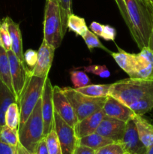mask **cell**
<instances>
[{
  "mask_svg": "<svg viewBox=\"0 0 153 154\" xmlns=\"http://www.w3.org/2000/svg\"><path fill=\"white\" fill-rule=\"evenodd\" d=\"M15 147L5 144L0 139V154H14Z\"/></svg>",
  "mask_w": 153,
  "mask_h": 154,
  "instance_id": "60d3db41",
  "label": "cell"
},
{
  "mask_svg": "<svg viewBox=\"0 0 153 154\" xmlns=\"http://www.w3.org/2000/svg\"><path fill=\"white\" fill-rule=\"evenodd\" d=\"M102 110L105 116L122 120L125 123L132 120L135 115L134 113L127 105L110 96H106Z\"/></svg>",
  "mask_w": 153,
  "mask_h": 154,
  "instance_id": "9a60e30c",
  "label": "cell"
},
{
  "mask_svg": "<svg viewBox=\"0 0 153 154\" xmlns=\"http://www.w3.org/2000/svg\"><path fill=\"white\" fill-rule=\"evenodd\" d=\"M124 154H129V153H124Z\"/></svg>",
  "mask_w": 153,
  "mask_h": 154,
  "instance_id": "bcb514c9",
  "label": "cell"
},
{
  "mask_svg": "<svg viewBox=\"0 0 153 154\" xmlns=\"http://www.w3.org/2000/svg\"><path fill=\"white\" fill-rule=\"evenodd\" d=\"M118 52H111L110 55L120 68L129 77L133 72L134 54L128 53L118 47Z\"/></svg>",
  "mask_w": 153,
  "mask_h": 154,
  "instance_id": "ffe728a7",
  "label": "cell"
},
{
  "mask_svg": "<svg viewBox=\"0 0 153 154\" xmlns=\"http://www.w3.org/2000/svg\"><path fill=\"white\" fill-rule=\"evenodd\" d=\"M116 37V30L114 27L110 25H104L101 38L106 41L114 42Z\"/></svg>",
  "mask_w": 153,
  "mask_h": 154,
  "instance_id": "8d00e7d4",
  "label": "cell"
},
{
  "mask_svg": "<svg viewBox=\"0 0 153 154\" xmlns=\"http://www.w3.org/2000/svg\"><path fill=\"white\" fill-rule=\"evenodd\" d=\"M145 154H153V144L146 149Z\"/></svg>",
  "mask_w": 153,
  "mask_h": 154,
  "instance_id": "ee69618b",
  "label": "cell"
},
{
  "mask_svg": "<svg viewBox=\"0 0 153 154\" xmlns=\"http://www.w3.org/2000/svg\"><path fill=\"white\" fill-rule=\"evenodd\" d=\"M54 129L58 136L62 154H73L78 141L74 129L56 112L54 113Z\"/></svg>",
  "mask_w": 153,
  "mask_h": 154,
  "instance_id": "ba28073f",
  "label": "cell"
},
{
  "mask_svg": "<svg viewBox=\"0 0 153 154\" xmlns=\"http://www.w3.org/2000/svg\"><path fill=\"white\" fill-rule=\"evenodd\" d=\"M131 23L132 38L140 49L148 47L153 20V8L147 0H124Z\"/></svg>",
  "mask_w": 153,
  "mask_h": 154,
  "instance_id": "6da1fadb",
  "label": "cell"
},
{
  "mask_svg": "<svg viewBox=\"0 0 153 154\" xmlns=\"http://www.w3.org/2000/svg\"><path fill=\"white\" fill-rule=\"evenodd\" d=\"M14 154H34L31 153L19 142V144L15 147V151Z\"/></svg>",
  "mask_w": 153,
  "mask_h": 154,
  "instance_id": "b9f144b4",
  "label": "cell"
},
{
  "mask_svg": "<svg viewBox=\"0 0 153 154\" xmlns=\"http://www.w3.org/2000/svg\"><path fill=\"white\" fill-rule=\"evenodd\" d=\"M125 128V122L104 116L95 132L114 142H120L124 135Z\"/></svg>",
  "mask_w": 153,
  "mask_h": 154,
  "instance_id": "5bb4252c",
  "label": "cell"
},
{
  "mask_svg": "<svg viewBox=\"0 0 153 154\" xmlns=\"http://www.w3.org/2000/svg\"><path fill=\"white\" fill-rule=\"evenodd\" d=\"M70 81L75 89L89 84L90 79L88 75L82 71H71L70 72Z\"/></svg>",
  "mask_w": 153,
  "mask_h": 154,
  "instance_id": "1f68e13d",
  "label": "cell"
},
{
  "mask_svg": "<svg viewBox=\"0 0 153 154\" xmlns=\"http://www.w3.org/2000/svg\"><path fill=\"white\" fill-rule=\"evenodd\" d=\"M133 120L136 125L140 139L146 148L153 144V124L142 117L135 114Z\"/></svg>",
  "mask_w": 153,
  "mask_h": 154,
  "instance_id": "ac0fdd59",
  "label": "cell"
},
{
  "mask_svg": "<svg viewBox=\"0 0 153 154\" xmlns=\"http://www.w3.org/2000/svg\"><path fill=\"white\" fill-rule=\"evenodd\" d=\"M153 93V79L129 78L111 84L109 95L125 105Z\"/></svg>",
  "mask_w": 153,
  "mask_h": 154,
  "instance_id": "7a4b0ae2",
  "label": "cell"
},
{
  "mask_svg": "<svg viewBox=\"0 0 153 154\" xmlns=\"http://www.w3.org/2000/svg\"><path fill=\"white\" fill-rule=\"evenodd\" d=\"M120 143L129 154H145L147 148L140 139L133 119L126 123L125 131Z\"/></svg>",
  "mask_w": 153,
  "mask_h": 154,
  "instance_id": "4fadbf2b",
  "label": "cell"
},
{
  "mask_svg": "<svg viewBox=\"0 0 153 154\" xmlns=\"http://www.w3.org/2000/svg\"><path fill=\"white\" fill-rule=\"evenodd\" d=\"M47 77L40 78V77L34 76L32 74L30 69V75L27 81L26 85L22 91L19 102L17 103L19 105L20 113V126L25 123L31 114L32 111L35 107L37 102L41 98L44 86Z\"/></svg>",
  "mask_w": 153,
  "mask_h": 154,
  "instance_id": "5b68a950",
  "label": "cell"
},
{
  "mask_svg": "<svg viewBox=\"0 0 153 154\" xmlns=\"http://www.w3.org/2000/svg\"><path fill=\"white\" fill-rule=\"evenodd\" d=\"M82 38H83L87 48L90 51H92L94 48H100V49L104 50L106 52H109L110 54L111 53V51H110L107 48H105L104 45H102L101 42L99 41L98 36L95 34H94L92 31L88 30L86 34L85 35V36L82 37Z\"/></svg>",
  "mask_w": 153,
  "mask_h": 154,
  "instance_id": "4dcf8cb0",
  "label": "cell"
},
{
  "mask_svg": "<svg viewBox=\"0 0 153 154\" xmlns=\"http://www.w3.org/2000/svg\"><path fill=\"white\" fill-rule=\"evenodd\" d=\"M0 23H1V21H0Z\"/></svg>",
  "mask_w": 153,
  "mask_h": 154,
  "instance_id": "7dc6e473",
  "label": "cell"
},
{
  "mask_svg": "<svg viewBox=\"0 0 153 154\" xmlns=\"http://www.w3.org/2000/svg\"><path fill=\"white\" fill-rule=\"evenodd\" d=\"M0 45L6 51L11 50V38L7 22L4 18H3L0 23Z\"/></svg>",
  "mask_w": 153,
  "mask_h": 154,
  "instance_id": "f546056e",
  "label": "cell"
},
{
  "mask_svg": "<svg viewBox=\"0 0 153 154\" xmlns=\"http://www.w3.org/2000/svg\"><path fill=\"white\" fill-rule=\"evenodd\" d=\"M104 116L103 110L100 109L78 121L74 127L76 138L79 139L95 132Z\"/></svg>",
  "mask_w": 153,
  "mask_h": 154,
  "instance_id": "2e32d148",
  "label": "cell"
},
{
  "mask_svg": "<svg viewBox=\"0 0 153 154\" xmlns=\"http://www.w3.org/2000/svg\"><path fill=\"white\" fill-rule=\"evenodd\" d=\"M116 3L117 5V7H118V11L120 12V14L122 17L123 20L124 21V23L127 26L128 29H129V32L130 33V35L133 33V29H132L131 23H130V19H129L128 14L127 8H126L125 2H124V0H115Z\"/></svg>",
  "mask_w": 153,
  "mask_h": 154,
  "instance_id": "e575fe53",
  "label": "cell"
},
{
  "mask_svg": "<svg viewBox=\"0 0 153 154\" xmlns=\"http://www.w3.org/2000/svg\"><path fill=\"white\" fill-rule=\"evenodd\" d=\"M56 49L43 39L41 45L38 51V59L34 68L31 69L32 74L40 78H46L48 76Z\"/></svg>",
  "mask_w": 153,
  "mask_h": 154,
  "instance_id": "7c38bea8",
  "label": "cell"
},
{
  "mask_svg": "<svg viewBox=\"0 0 153 154\" xmlns=\"http://www.w3.org/2000/svg\"><path fill=\"white\" fill-rule=\"evenodd\" d=\"M52 101H53L54 111L58 114L60 117L69 126L73 128L74 127L78 122L77 117L75 114L71 104L63 93L61 87L58 86H53Z\"/></svg>",
  "mask_w": 153,
  "mask_h": 154,
  "instance_id": "30bf717a",
  "label": "cell"
},
{
  "mask_svg": "<svg viewBox=\"0 0 153 154\" xmlns=\"http://www.w3.org/2000/svg\"><path fill=\"white\" fill-rule=\"evenodd\" d=\"M0 139L5 144L15 147L19 144V133L17 129H12L4 125L0 127Z\"/></svg>",
  "mask_w": 153,
  "mask_h": 154,
  "instance_id": "4316f807",
  "label": "cell"
},
{
  "mask_svg": "<svg viewBox=\"0 0 153 154\" xmlns=\"http://www.w3.org/2000/svg\"><path fill=\"white\" fill-rule=\"evenodd\" d=\"M52 87L50 78H46L41 96V111L44 122V136H46L54 127V107Z\"/></svg>",
  "mask_w": 153,
  "mask_h": 154,
  "instance_id": "8fae6325",
  "label": "cell"
},
{
  "mask_svg": "<svg viewBox=\"0 0 153 154\" xmlns=\"http://www.w3.org/2000/svg\"><path fill=\"white\" fill-rule=\"evenodd\" d=\"M111 84H88L75 90L86 96L94 98L106 97L109 95Z\"/></svg>",
  "mask_w": 153,
  "mask_h": 154,
  "instance_id": "603a6c76",
  "label": "cell"
},
{
  "mask_svg": "<svg viewBox=\"0 0 153 154\" xmlns=\"http://www.w3.org/2000/svg\"><path fill=\"white\" fill-rule=\"evenodd\" d=\"M73 154H96V150L86 146L77 144Z\"/></svg>",
  "mask_w": 153,
  "mask_h": 154,
  "instance_id": "f35d334b",
  "label": "cell"
},
{
  "mask_svg": "<svg viewBox=\"0 0 153 154\" xmlns=\"http://www.w3.org/2000/svg\"><path fill=\"white\" fill-rule=\"evenodd\" d=\"M0 127H1V126H0Z\"/></svg>",
  "mask_w": 153,
  "mask_h": 154,
  "instance_id": "c3c4849f",
  "label": "cell"
},
{
  "mask_svg": "<svg viewBox=\"0 0 153 154\" xmlns=\"http://www.w3.org/2000/svg\"><path fill=\"white\" fill-rule=\"evenodd\" d=\"M113 142L114 141L112 140L102 136L98 134L97 132H94V133L79 138L77 141V144L86 146L94 150H98V149Z\"/></svg>",
  "mask_w": 153,
  "mask_h": 154,
  "instance_id": "44dd1931",
  "label": "cell"
},
{
  "mask_svg": "<svg viewBox=\"0 0 153 154\" xmlns=\"http://www.w3.org/2000/svg\"><path fill=\"white\" fill-rule=\"evenodd\" d=\"M0 80L14 93L8 52L0 45Z\"/></svg>",
  "mask_w": 153,
  "mask_h": 154,
  "instance_id": "7402d4cb",
  "label": "cell"
},
{
  "mask_svg": "<svg viewBox=\"0 0 153 154\" xmlns=\"http://www.w3.org/2000/svg\"><path fill=\"white\" fill-rule=\"evenodd\" d=\"M126 153L120 142H113L96 150V154H124Z\"/></svg>",
  "mask_w": 153,
  "mask_h": 154,
  "instance_id": "d6a6232c",
  "label": "cell"
},
{
  "mask_svg": "<svg viewBox=\"0 0 153 154\" xmlns=\"http://www.w3.org/2000/svg\"><path fill=\"white\" fill-rule=\"evenodd\" d=\"M19 141L29 153H35L39 141L44 138V122L41 111V98L36 104L25 123L18 128Z\"/></svg>",
  "mask_w": 153,
  "mask_h": 154,
  "instance_id": "3957f363",
  "label": "cell"
},
{
  "mask_svg": "<svg viewBox=\"0 0 153 154\" xmlns=\"http://www.w3.org/2000/svg\"><path fill=\"white\" fill-rule=\"evenodd\" d=\"M84 71L88 73H92L99 76L101 78H108L110 76V72L105 65H92V66H85Z\"/></svg>",
  "mask_w": 153,
  "mask_h": 154,
  "instance_id": "836d02e7",
  "label": "cell"
},
{
  "mask_svg": "<svg viewBox=\"0 0 153 154\" xmlns=\"http://www.w3.org/2000/svg\"><path fill=\"white\" fill-rule=\"evenodd\" d=\"M34 154H49L47 145H46V137H44L38 144Z\"/></svg>",
  "mask_w": 153,
  "mask_h": 154,
  "instance_id": "74e56055",
  "label": "cell"
},
{
  "mask_svg": "<svg viewBox=\"0 0 153 154\" xmlns=\"http://www.w3.org/2000/svg\"><path fill=\"white\" fill-rule=\"evenodd\" d=\"M147 1L148 2V3H149V4L151 5L152 7L153 8V0H147Z\"/></svg>",
  "mask_w": 153,
  "mask_h": 154,
  "instance_id": "f6af8a7d",
  "label": "cell"
},
{
  "mask_svg": "<svg viewBox=\"0 0 153 154\" xmlns=\"http://www.w3.org/2000/svg\"><path fill=\"white\" fill-rule=\"evenodd\" d=\"M129 78L153 79V52L148 47L134 54L133 72Z\"/></svg>",
  "mask_w": 153,
  "mask_h": 154,
  "instance_id": "9c48e42d",
  "label": "cell"
},
{
  "mask_svg": "<svg viewBox=\"0 0 153 154\" xmlns=\"http://www.w3.org/2000/svg\"><path fill=\"white\" fill-rule=\"evenodd\" d=\"M58 0H46L44 19V39L55 49L64 38Z\"/></svg>",
  "mask_w": 153,
  "mask_h": 154,
  "instance_id": "277c9868",
  "label": "cell"
},
{
  "mask_svg": "<svg viewBox=\"0 0 153 154\" xmlns=\"http://www.w3.org/2000/svg\"><path fill=\"white\" fill-rule=\"evenodd\" d=\"M24 62L26 63V65L29 67L32 68V69L34 68V65L36 64L38 59V51H34V50H27L23 54Z\"/></svg>",
  "mask_w": 153,
  "mask_h": 154,
  "instance_id": "d590c367",
  "label": "cell"
},
{
  "mask_svg": "<svg viewBox=\"0 0 153 154\" xmlns=\"http://www.w3.org/2000/svg\"><path fill=\"white\" fill-rule=\"evenodd\" d=\"M20 122V113L19 105L16 102H13L8 107L4 114V125L12 128H19Z\"/></svg>",
  "mask_w": 153,
  "mask_h": 154,
  "instance_id": "d4e9b609",
  "label": "cell"
},
{
  "mask_svg": "<svg viewBox=\"0 0 153 154\" xmlns=\"http://www.w3.org/2000/svg\"><path fill=\"white\" fill-rule=\"evenodd\" d=\"M104 25L99 23L96 22V21H93L91 23L89 26V29L94 34H95L97 36H100L101 37L102 32H103Z\"/></svg>",
  "mask_w": 153,
  "mask_h": 154,
  "instance_id": "ab89813d",
  "label": "cell"
},
{
  "mask_svg": "<svg viewBox=\"0 0 153 154\" xmlns=\"http://www.w3.org/2000/svg\"><path fill=\"white\" fill-rule=\"evenodd\" d=\"M8 26L10 38H11V51L18 59L22 63L24 62L23 49H22V39L19 23L13 20L10 17H4Z\"/></svg>",
  "mask_w": 153,
  "mask_h": 154,
  "instance_id": "e0dca14e",
  "label": "cell"
},
{
  "mask_svg": "<svg viewBox=\"0 0 153 154\" xmlns=\"http://www.w3.org/2000/svg\"><path fill=\"white\" fill-rule=\"evenodd\" d=\"M68 29L74 32L82 38L85 36L88 31L85 19L74 14H71L68 20Z\"/></svg>",
  "mask_w": 153,
  "mask_h": 154,
  "instance_id": "484cf974",
  "label": "cell"
},
{
  "mask_svg": "<svg viewBox=\"0 0 153 154\" xmlns=\"http://www.w3.org/2000/svg\"><path fill=\"white\" fill-rule=\"evenodd\" d=\"M45 137L49 154H62L61 145L54 127Z\"/></svg>",
  "mask_w": 153,
  "mask_h": 154,
  "instance_id": "f1b7e54d",
  "label": "cell"
},
{
  "mask_svg": "<svg viewBox=\"0 0 153 154\" xmlns=\"http://www.w3.org/2000/svg\"><path fill=\"white\" fill-rule=\"evenodd\" d=\"M128 107L136 115H144L146 113L153 109V93L129 104Z\"/></svg>",
  "mask_w": 153,
  "mask_h": 154,
  "instance_id": "cb8c5ba5",
  "label": "cell"
},
{
  "mask_svg": "<svg viewBox=\"0 0 153 154\" xmlns=\"http://www.w3.org/2000/svg\"><path fill=\"white\" fill-rule=\"evenodd\" d=\"M58 8L61 16L63 34L65 35L68 29V20L72 14V0H58Z\"/></svg>",
  "mask_w": 153,
  "mask_h": 154,
  "instance_id": "83f0119b",
  "label": "cell"
},
{
  "mask_svg": "<svg viewBox=\"0 0 153 154\" xmlns=\"http://www.w3.org/2000/svg\"><path fill=\"white\" fill-rule=\"evenodd\" d=\"M62 90L71 104L78 121L102 109L106 101V97H90L71 87H63Z\"/></svg>",
  "mask_w": 153,
  "mask_h": 154,
  "instance_id": "8992f818",
  "label": "cell"
},
{
  "mask_svg": "<svg viewBox=\"0 0 153 154\" xmlns=\"http://www.w3.org/2000/svg\"><path fill=\"white\" fill-rule=\"evenodd\" d=\"M148 48L153 52V20H152V31L150 33L149 40H148Z\"/></svg>",
  "mask_w": 153,
  "mask_h": 154,
  "instance_id": "7bdbcfd3",
  "label": "cell"
},
{
  "mask_svg": "<svg viewBox=\"0 0 153 154\" xmlns=\"http://www.w3.org/2000/svg\"><path fill=\"white\" fill-rule=\"evenodd\" d=\"M7 52L10 63V76L14 93L16 103H18L29 77L30 69H27L25 66V63L21 62L11 50Z\"/></svg>",
  "mask_w": 153,
  "mask_h": 154,
  "instance_id": "52a82bcc",
  "label": "cell"
},
{
  "mask_svg": "<svg viewBox=\"0 0 153 154\" xmlns=\"http://www.w3.org/2000/svg\"><path fill=\"white\" fill-rule=\"evenodd\" d=\"M13 102H16L14 94L0 80V126L4 125V114L8 107Z\"/></svg>",
  "mask_w": 153,
  "mask_h": 154,
  "instance_id": "d6986e66",
  "label": "cell"
}]
</instances>
